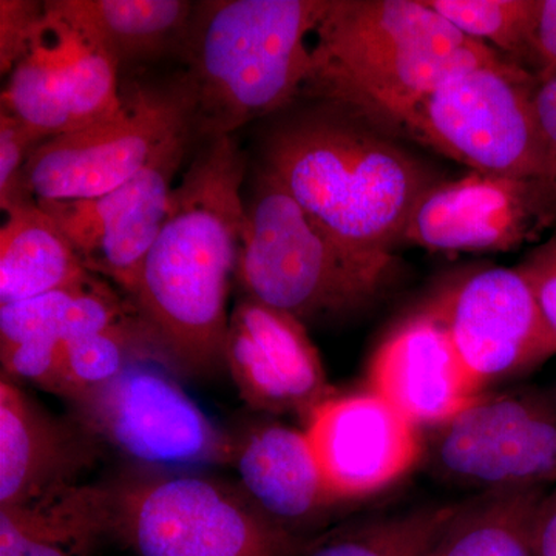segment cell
Instances as JSON below:
<instances>
[{
    "label": "cell",
    "instance_id": "6da1fadb",
    "mask_svg": "<svg viewBox=\"0 0 556 556\" xmlns=\"http://www.w3.org/2000/svg\"><path fill=\"white\" fill-rule=\"evenodd\" d=\"M247 172L233 135L206 141L172 192L166 223L131 294L156 345L190 371L225 362Z\"/></svg>",
    "mask_w": 556,
    "mask_h": 556
},
{
    "label": "cell",
    "instance_id": "7a4b0ae2",
    "mask_svg": "<svg viewBox=\"0 0 556 556\" xmlns=\"http://www.w3.org/2000/svg\"><path fill=\"white\" fill-rule=\"evenodd\" d=\"M314 101L278 113L260 142V164L346 247L393 252L438 179L375 124Z\"/></svg>",
    "mask_w": 556,
    "mask_h": 556
},
{
    "label": "cell",
    "instance_id": "3957f363",
    "mask_svg": "<svg viewBox=\"0 0 556 556\" xmlns=\"http://www.w3.org/2000/svg\"><path fill=\"white\" fill-rule=\"evenodd\" d=\"M302 94L334 102L379 129L456 73L506 60L467 38L426 0H328Z\"/></svg>",
    "mask_w": 556,
    "mask_h": 556
},
{
    "label": "cell",
    "instance_id": "277c9868",
    "mask_svg": "<svg viewBox=\"0 0 556 556\" xmlns=\"http://www.w3.org/2000/svg\"><path fill=\"white\" fill-rule=\"evenodd\" d=\"M328 0H212L195 3L177 84L192 137H232L302 97L311 72L306 38Z\"/></svg>",
    "mask_w": 556,
    "mask_h": 556
},
{
    "label": "cell",
    "instance_id": "5b68a950",
    "mask_svg": "<svg viewBox=\"0 0 556 556\" xmlns=\"http://www.w3.org/2000/svg\"><path fill=\"white\" fill-rule=\"evenodd\" d=\"M248 179L236 274L244 298L303 324L354 313L379 299L396 270L393 252L343 244L262 164Z\"/></svg>",
    "mask_w": 556,
    "mask_h": 556
},
{
    "label": "cell",
    "instance_id": "8992f818",
    "mask_svg": "<svg viewBox=\"0 0 556 556\" xmlns=\"http://www.w3.org/2000/svg\"><path fill=\"white\" fill-rule=\"evenodd\" d=\"M536 84L510 60L464 70L417 102L399 130L470 172L548 181L532 104Z\"/></svg>",
    "mask_w": 556,
    "mask_h": 556
},
{
    "label": "cell",
    "instance_id": "52a82bcc",
    "mask_svg": "<svg viewBox=\"0 0 556 556\" xmlns=\"http://www.w3.org/2000/svg\"><path fill=\"white\" fill-rule=\"evenodd\" d=\"M112 527L138 556H292L302 547L247 495L182 475L121 486Z\"/></svg>",
    "mask_w": 556,
    "mask_h": 556
},
{
    "label": "cell",
    "instance_id": "ba28073f",
    "mask_svg": "<svg viewBox=\"0 0 556 556\" xmlns=\"http://www.w3.org/2000/svg\"><path fill=\"white\" fill-rule=\"evenodd\" d=\"M428 466L450 484L481 493L556 486V394L533 388L482 393L431 428Z\"/></svg>",
    "mask_w": 556,
    "mask_h": 556
},
{
    "label": "cell",
    "instance_id": "9c48e42d",
    "mask_svg": "<svg viewBox=\"0 0 556 556\" xmlns=\"http://www.w3.org/2000/svg\"><path fill=\"white\" fill-rule=\"evenodd\" d=\"M185 129L188 109L177 86L127 87L115 115L38 146L22 185L36 201L97 199L138 175Z\"/></svg>",
    "mask_w": 556,
    "mask_h": 556
},
{
    "label": "cell",
    "instance_id": "30bf717a",
    "mask_svg": "<svg viewBox=\"0 0 556 556\" xmlns=\"http://www.w3.org/2000/svg\"><path fill=\"white\" fill-rule=\"evenodd\" d=\"M75 404L84 426L141 463L218 466L236 460L237 445L167 372L146 361Z\"/></svg>",
    "mask_w": 556,
    "mask_h": 556
},
{
    "label": "cell",
    "instance_id": "8fae6325",
    "mask_svg": "<svg viewBox=\"0 0 556 556\" xmlns=\"http://www.w3.org/2000/svg\"><path fill=\"white\" fill-rule=\"evenodd\" d=\"M46 10L27 53L7 76L0 109L47 141L115 115L123 90L108 51L51 0Z\"/></svg>",
    "mask_w": 556,
    "mask_h": 556
},
{
    "label": "cell",
    "instance_id": "7c38bea8",
    "mask_svg": "<svg viewBox=\"0 0 556 556\" xmlns=\"http://www.w3.org/2000/svg\"><path fill=\"white\" fill-rule=\"evenodd\" d=\"M431 308L482 390L527 375L556 354V332L519 268L471 274Z\"/></svg>",
    "mask_w": 556,
    "mask_h": 556
},
{
    "label": "cell",
    "instance_id": "4fadbf2b",
    "mask_svg": "<svg viewBox=\"0 0 556 556\" xmlns=\"http://www.w3.org/2000/svg\"><path fill=\"white\" fill-rule=\"evenodd\" d=\"M192 138L190 129L179 131L144 169L105 195L38 201L84 266L115 281L127 294H134L142 263L166 223L174 179Z\"/></svg>",
    "mask_w": 556,
    "mask_h": 556
},
{
    "label": "cell",
    "instance_id": "5bb4252c",
    "mask_svg": "<svg viewBox=\"0 0 556 556\" xmlns=\"http://www.w3.org/2000/svg\"><path fill=\"white\" fill-rule=\"evenodd\" d=\"M556 222V188L544 179L470 172L420 197L402 243L439 252H506Z\"/></svg>",
    "mask_w": 556,
    "mask_h": 556
},
{
    "label": "cell",
    "instance_id": "9a60e30c",
    "mask_svg": "<svg viewBox=\"0 0 556 556\" xmlns=\"http://www.w3.org/2000/svg\"><path fill=\"white\" fill-rule=\"evenodd\" d=\"M306 437L338 503L382 492L424 456L420 428L372 391L331 396L306 416Z\"/></svg>",
    "mask_w": 556,
    "mask_h": 556
},
{
    "label": "cell",
    "instance_id": "2e32d148",
    "mask_svg": "<svg viewBox=\"0 0 556 556\" xmlns=\"http://www.w3.org/2000/svg\"><path fill=\"white\" fill-rule=\"evenodd\" d=\"M225 362L240 396L258 412L308 416L334 396L305 324L249 298L230 313Z\"/></svg>",
    "mask_w": 556,
    "mask_h": 556
},
{
    "label": "cell",
    "instance_id": "e0dca14e",
    "mask_svg": "<svg viewBox=\"0 0 556 556\" xmlns=\"http://www.w3.org/2000/svg\"><path fill=\"white\" fill-rule=\"evenodd\" d=\"M368 390L420 430L448 422L484 393L431 306L402 321L380 343L369 361Z\"/></svg>",
    "mask_w": 556,
    "mask_h": 556
},
{
    "label": "cell",
    "instance_id": "ac0fdd59",
    "mask_svg": "<svg viewBox=\"0 0 556 556\" xmlns=\"http://www.w3.org/2000/svg\"><path fill=\"white\" fill-rule=\"evenodd\" d=\"M86 450L68 427L13 380L0 382V507L35 503L75 485Z\"/></svg>",
    "mask_w": 556,
    "mask_h": 556
},
{
    "label": "cell",
    "instance_id": "d6986e66",
    "mask_svg": "<svg viewBox=\"0 0 556 556\" xmlns=\"http://www.w3.org/2000/svg\"><path fill=\"white\" fill-rule=\"evenodd\" d=\"M233 464L244 492L263 515L295 536L338 504L329 495L305 430L268 422L237 445Z\"/></svg>",
    "mask_w": 556,
    "mask_h": 556
},
{
    "label": "cell",
    "instance_id": "ffe728a7",
    "mask_svg": "<svg viewBox=\"0 0 556 556\" xmlns=\"http://www.w3.org/2000/svg\"><path fill=\"white\" fill-rule=\"evenodd\" d=\"M0 229V305L93 280L75 248L38 201L5 212Z\"/></svg>",
    "mask_w": 556,
    "mask_h": 556
},
{
    "label": "cell",
    "instance_id": "44dd1931",
    "mask_svg": "<svg viewBox=\"0 0 556 556\" xmlns=\"http://www.w3.org/2000/svg\"><path fill=\"white\" fill-rule=\"evenodd\" d=\"M112 527V493L72 485L35 503L0 507V556H86Z\"/></svg>",
    "mask_w": 556,
    "mask_h": 556
},
{
    "label": "cell",
    "instance_id": "7402d4cb",
    "mask_svg": "<svg viewBox=\"0 0 556 556\" xmlns=\"http://www.w3.org/2000/svg\"><path fill=\"white\" fill-rule=\"evenodd\" d=\"M54 9L121 67L181 49L195 3L189 0H51Z\"/></svg>",
    "mask_w": 556,
    "mask_h": 556
},
{
    "label": "cell",
    "instance_id": "603a6c76",
    "mask_svg": "<svg viewBox=\"0 0 556 556\" xmlns=\"http://www.w3.org/2000/svg\"><path fill=\"white\" fill-rule=\"evenodd\" d=\"M544 495L503 490L457 504L427 556H535L533 519Z\"/></svg>",
    "mask_w": 556,
    "mask_h": 556
},
{
    "label": "cell",
    "instance_id": "cb8c5ba5",
    "mask_svg": "<svg viewBox=\"0 0 556 556\" xmlns=\"http://www.w3.org/2000/svg\"><path fill=\"white\" fill-rule=\"evenodd\" d=\"M457 504L422 506L376 517L329 533L299 556H427Z\"/></svg>",
    "mask_w": 556,
    "mask_h": 556
},
{
    "label": "cell",
    "instance_id": "d4e9b609",
    "mask_svg": "<svg viewBox=\"0 0 556 556\" xmlns=\"http://www.w3.org/2000/svg\"><path fill=\"white\" fill-rule=\"evenodd\" d=\"M148 340L156 343L142 320L137 325L123 318L91 338L65 346L58 394L75 402L105 386L135 362L146 361L139 345Z\"/></svg>",
    "mask_w": 556,
    "mask_h": 556
},
{
    "label": "cell",
    "instance_id": "484cf974",
    "mask_svg": "<svg viewBox=\"0 0 556 556\" xmlns=\"http://www.w3.org/2000/svg\"><path fill=\"white\" fill-rule=\"evenodd\" d=\"M439 16L497 53L530 54L536 0H426Z\"/></svg>",
    "mask_w": 556,
    "mask_h": 556
},
{
    "label": "cell",
    "instance_id": "4316f807",
    "mask_svg": "<svg viewBox=\"0 0 556 556\" xmlns=\"http://www.w3.org/2000/svg\"><path fill=\"white\" fill-rule=\"evenodd\" d=\"M94 280L97 278L91 281ZM91 281L10 305H0V351L33 339L62 340V327L70 303Z\"/></svg>",
    "mask_w": 556,
    "mask_h": 556
},
{
    "label": "cell",
    "instance_id": "83f0119b",
    "mask_svg": "<svg viewBox=\"0 0 556 556\" xmlns=\"http://www.w3.org/2000/svg\"><path fill=\"white\" fill-rule=\"evenodd\" d=\"M46 141L21 119L0 109V207L3 214L30 199L22 185V175L31 153Z\"/></svg>",
    "mask_w": 556,
    "mask_h": 556
},
{
    "label": "cell",
    "instance_id": "f1b7e54d",
    "mask_svg": "<svg viewBox=\"0 0 556 556\" xmlns=\"http://www.w3.org/2000/svg\"><path fill=\"white\" fill-rule=\"evenodd\" d=\"M65 345L58 338L27 340L20 345L0 351L3 372L7 378L24 379L60 393L62 364Z\"/></svg>",
    "mask_w": 556,
    "mask_h": 556
},
{
    "label": "cell",
    "instance_id": "f546056e",
    "mask_svg": "<svg viewBox=\"0 0 556 556\" xmlns=\"http://www.w3.org/2000/svg\"><path fill=\"white\" fill-rule=\"evenodd\" d=\"M46 2L2 0L0 2V72L9 76L30 47L46 17Z\"/></svg>",
    "mask_w": 556,
    "mask_h": 556
},
{
    "label": "cell",
    "instance_id": "4dcf8cb0",
    "mask_svg": "<svg viewBox=\"0 0 556 556\" xmlns=\"http://www.w3.org/2000/svg\"><path fill=\"white\" fill-rule=\"evenodd\" d=\"M532 285L541 309L556 332V233L518 266Z\"/></svg>",
    "mask_w": 556,
    "mask_h": 556
},
{
    "label": "cell",
    "instance_id": "1f68e13d",
    "mask_svg": "<svg viewBox=\"0 0 556 556\" xmlns=\"http://www.w3.org/2000/svg\"><path fill=\"white\" fill-rule=\"evenodd\" d=\"M532 104L538 131L546 152L548 181L556 188V73L538 78Z\"/></svg>",
    "mask_w": 556,
    "mask_h": 556
},
{
    "label": "cell",
    "instance_id": "d6a6232c",
    "mask_svg": "<svg viewBox=\"0 0 556 556\" xmlns=\"http://www.w3.org/2000/svg\"><path fill=\"white\" fill-rule=\"evenodd\" d=\"M529 60L536 65V78L556 73V0H536Z\"/></svg>",
    "mask_w": 556,
    "mask_h": 556
},
{
    "label": "cell",
    "instance_id": "836d02e7",
    "mask_svg": "<svg viewBox=\"0 0 556 556\" xmlns=\"http://www.w3.org/2000/svg\"><path fill=\"white\" fill-rule=\"evenodd\" d=\"M533 552L535 556H556V486L546 493L533 519Z\"/></svg>",
    "mask_w": 556,
    "mask_h": 556
}]
</instances>
